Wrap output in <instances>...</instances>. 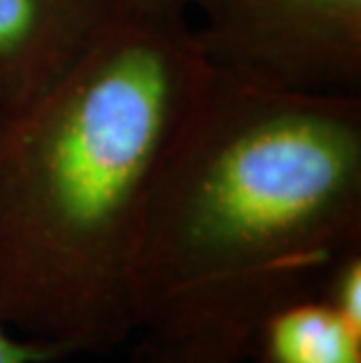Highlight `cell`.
I'll return each mask as SVG.
<instances>
[{"mask_svg":"<svg viewBox=\"0 0 361 363\" xmlns=\"http://www.w3.org/2000/svg\"><path fill=\"white\" fill-rule=\"evenodd\" d=\"M209 80L183 12L129 7L48 91L0 108V323L68 359L136 335L152 190Z\"/></svg>","mask_w":361,"mask_h":363,"instance_id":"cell-1","label":"cell"},{"mask_svg":"<svg viewBox=\"0 0 361 363\" xmlns=\"http://www.w3.org/2000/svg\"><path fill=\"white\" fill-rule=\"evenodd\" d=\"M361 251V96L209 80L152 190L136 335L249 359L272 312Z\"/></svg>","mask_w":361,"mask_h":363,"instance_id":"cell-2","label":"cell"},{"mask_svg":"<svg viewBox=\"0 0 361 363\" xmlns=\"http://www.w3.org/2000/svg\"><path fill=\"white\" fill-rule=\"evenodd\" d=\"M211 71L301 94H359L361 0H199Z\"/></svg>","mask_w":361,"mask_h":363,"instance_id":"cell-3","label":"cell"},{"mask_svg":"<svg viewBox=\"0 0 361 363\" xmlns=\"http://www.w3.org/2000/svg\"><path fill=\"white\" fill-rule=\"evenodd\" d=\"M132 5L129 0H0V108L59 82Z\"/></svg>","mask_w":361,"mask_h":363,"instance_id":"cell-4","label":"cell"},{"mask_svg":"<svg viewBox=\"0 0 361 363\" xmlns=\"http://www.w3.org/2000/svg\"><path fill=\"white\" fill-rule=\"evenodd\" d=\"M251 363H361V333L324 298L310 296L279 307L263 321Z\"/></svg>","mask_w":361,"mask_h":363,"instance_id":"cell-5","label":"cell"},{"mask_svg":"<svg viewBox=\"0 0 361 363\" xmlns=\"http://www.w3.org/2000/svg\"><path fill=\"white\" fill-rule=\"evenodd\" d=\"M319 298H324L345 319V323L361 333V251L345 256L321 284Z\"/></svg>","mask_w":361,"mask_h":363,"instance_id":"cell-6","label":"cell"},{"mask_svg":"<svg viewBox=\"0 0 361 363\" xmlns=\"http://www.w3.org/2000/svg\"><path fill=\"white\" fill-rule=\"evenodd\" d=\"M141 340L134 345L127 363H251L249 359H237L206 347H197L179 340L157 337L139 333Z\"/></svg>","mask_w":361,"mask_h":363,"instance_id":"cell-7","label":"cell"},{"mask_svg":"<svg viewBox=\"0 0 361 363\" xmlns=\"http://www.w3.org/2000/svg\"><path fill=\"white\" fill-rule=\"evenodd\" d=\"M68 359L59 347L26 340L0 323V363H57Z\"/></svg>","mask_w":361,"mask_h":363,"instance_id":"cell-8","label":"cell"},{"mask_svg":"<svg viewBox=\"0 0 361 363\" xmlns=\"http://www.w3.org/2000/svg\"><path fill=\"white\" fill-rule=\"evenodd\" d=\"M136 7L143 10H160V12H183L188 14V10H195V5L199 0H129Z\"/></svg>","mask_w":361,"mask_h":363,"instance_id":"cell-9","label":"cell"}]
</instances>
